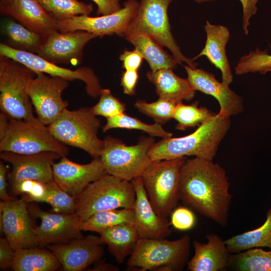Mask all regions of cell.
Instances as JSON below:
<instances>
[{"mask_svg": "<svg viewBox=\"0 0 271 271\" xmlns=\"http://www.w3.org/2000/svg\"><path fill=\"white\" fill-rule=\"evenodd\" d=\"M60 266L51 250L35 247L16 250L12 267L15 271H54Z\"/></svg>", "mask_w": 271, "mask_h": 271, "instance_id": "28", "label": "cell"}, {"mask_svg": "<svg viewBox=\"0 0 271 271\" xmlns=\"http://www.w3.org/2000/svg\"><path fill=\"white\" fill-rule=\"evenodd\" d=\"M177 103L165 99H159L152 102L138 100L134 107L141 112L152 118L155 122L164 124L173 118Z\"/></svg>", "mask_w": 271, "mask_h": 271, "instance_id": "38", "label": "cell"}, {"mask_svg": "<svg viewBox=\"0 0 271 271\" xmlns=\"http://www.w3.org/2000/svg\"><path fill=\"white\" fill-rule=\"evenodd\" d=\"M122 62V67L125 70L138 71L144 59L142 55L135 49L132 51L126 50L119 56Z\"/></svg>", "mask_w": 271, "mask_h": 271, "instance_id": "42", "label": "cell"}, {"mask_svg": "<svg viewBox=\"0 0 271 271\" xmlns=\"http://www.w3.org/2000/svg\"><path fill=\"white\" fill-rule=\"evenodd\" d=\"M97 37L84 31H58L45 37L37 54L55 64L77 65L82 61L86 44Z\"/></svg>", "mask_w": 271, "mask_h": 271, "instance_id": "17", "label": "cell"}, {"mask_svg": "<svg viewBox=\"0 0 271 271\" xmlns=\"http://www.w3.org/2000/svg\"><path fill=\"white\" fill-rule=\"evenodd\" d=\"M191 238L169 240L140 238L126 264L129 270H182L188 261Z\"/></svg>", "mask_w": 271, "mask_h": 271, "instance_id": "3", "label": "cell"}, {"mask_svg": "<svg viewBox=\"0 0 271 271\" xmlns=\"http://www.w3.org/2000/svg\"><path fill=\"white\" fill-rule=\"evenodd\" d=\"M28 203L21 199L0 202V229L12 247H38Z\"/></svg>", "mask_w": 271, "mask_h": 271, "instance_id": "16", "label": "cell"}, {"mask_svg": "<svg viewBox=\"0 0 271 271\" xmlns=\"http://www.w3.org/2000/svg\"><path fill=\"white\" fill-rule=\"evenodd\" d=\"M36 73L23 64L0 55V108L12 118L34 116L28 87Z\"/></svg>", "mask_w": 271, "mask_h": 271, "instance_id": "8", "label": "cell"}, {"mask_svg": "<svg viewBox=\"0 0 271 271\" xmlns=\"http://www.w3.org/2000/svg\"><path fill=\"white\" fill-rule=\"evenodd\" d=\"M0 152L26 155L53 152L62 157L67 156L69 150L34 116L27 119L10 117L7 130L0 139Z\"/></svg>", "mask_w": 271, "mask_h": 271, "instance_id": "7", "label": "cell"}, {"mask_svg": "<svg viewBox=\"0 0 271 271\" xmlns=\"http://www.w3.org/2000/svg\"><path fill=\"white\" fill-rule=\"evenodd\" d=\"M100 237L89 235L66 243L48 245L65 271H80L100 260L103 254Z\"/></svg>", "mask_w": 271, "mask_h": 271, "instance_id": "19", "label": "cell"}, {"mask_svg": "<svg viewBox=\"0 0 271 271\" xmlns=\"http://www.w3.org/2000/svg\"><path fill=\"white\" fill-rule=\"evenodd\" d=\"M8 169L2 160L0 162V198L3 201H10L16 199L11 196L7 192V179Z\"/></svg>", "mask_w": 271, "mask_h": 271, "instance_id": "46", "label": "cell"}, {"mask_svg": "<svg viewBox=\"0 0 271 271\" xmlns=\"http://www.w3.org/2000/svg\"><path fill=\"white\" fill-rule=\"evenodd\" d=\"M207 243L194 240V254L187 263L189 271H220L227 267L231 253L225 240L216 234L206 236Z\"/></svg>", "mask_w": 271, "mask_h": 271, "instance_id": "23", "label": "cell"}, {"mask_svg": "<svg viewBox=\"0 0 271 271\" xmlns=\"http://www.w3.org/2000/svg\"><path fill=\"white\" fill-rule=\"evenodd\" d=\"M187 159L183 157L152 161L141 176L149 201L161 217L171 215L180 200V171Z\"/></svg>", "mask_w": 271, "mask_h": 271, "instance_id": "6", "label": "cell"}, {"mask_svg": "<svg viewBox=\"0 0 271 271\" xmlns=\"http://www.w3.org/2000/svg\"><path fill=\"white\" fill-rule=\"evenodd\" d=\"M149 63L152 71L162 69H175L178 64L173 55L165 51L159 43L148 35L131 33L124 36Z\"/></svg>", "mask_w": 271, "mask_h": 271, "instance_id": "27", "label": "cell"}, {"mask_svg": "<svg viewBox=\"0 0 271 271\" xmlns=\"http://www.w3.org/2000/svg\"><path fill=\"white\" fill-rule=\"evenodd\" d=\"M99 234L103 243L107 245L110 253L119 263H123L130 255L140 238L134 224L131 223L108 228Z\"/></svg>", "mask_w": 271, "mask_h": 271, "instance_id": "26", "label": "cell"}, {"mask_svg": "<svg viewBox=\"0 0 271 271\" xmlns=\"http://www.w3.org/2000/svg\"><path fill=\"white\" fill-rule=\"evenodd\" d=\"M195 2L198 4H202L206 2H209L212 1H214L216 0H194Z\"/></svg>", "mask_w": 271, "mask_h": 271, "instance_id": "49", "label": "cell"}, {"mask_svg": "<svg viewBox=\"0 0 271 271\" xmlns=\"http://www.w3.org/2000/svg\"><path fill=\"white\" fill-rule=\"evenodd\" d=\"M103 141L100 158L108 174L131 182L141 177L152 162L149 151L155 143L153 137H141L132 146L109 136Z\"/></svg>", "mask_w": 271, "mask_h": 271, "instance_id": "9", "label": "cell"}, {"mask_svg": "<svg viewBox=\"0 0 271 271\" xmlns=\"http://www.w3.org/2000/svg\"><path fill=\"white\" fill-rule=\"evenodd\" d=\"M97 6V14L106 15L114 13L122 7L120 0H91Z\"/></svg>", "mask_w": 271, "mask_h": 271, "instance_id": "45", "label": "cell"}, {"mask_svg": "<svg viewBox=\"0 0 271 271\" xmlns=\"http://www.w3.org/2000/svg\"><path fill=\"white\" fill-rule=\"evenodd\" d=\"M0 55L18 61L36 73H44L69 81L80 80L85 83L87 94L93 98L99 96L102 89L98 78L88 67L81 66L75 70L64 68L48 61L37 54L17 49L3 43L0 44Z\"/></svg>", "mask_w": 271, "mask_h": 271, "instance_id": "11", "label": "cell"}, {"mask_svg": "<svg viewBox=\"0 0 271 271\" xmlns=\"http://www.w3.org/2000/svg\"><path fill=\"white\" fill-rule=\"evenodd\" d=\"M43 9L55 20L62 21L74 16L90 15L92 4L77 0H38Z\"/></svg>", "mask_w": 271, "mask_h": 271, "instance_id": "33", "label": "cell"}, {"mask_svg": "<svg viewBox=\"0 0 271 271\" xmlns=\"http://www.w3.org/2000/svg\"><path fill=\"white\" fill-rule=\"evenodd\" d=\"M113 128L137 129L146 132L151 137H159L163 139L172 136V133L165 130L160 123L147 124L124 113L106 118V122L102 127L103 131L105 132Z\"/></svg>", "mask_w": 271, "mask_h": 271, "instance_id": "34", "label": "cell"}, {"mask_svg": "<svg viewBox=\"0 0 271 271\" xmlns=\"http://www.w3.org/2000/svg\"><path fill=\"white\" fill-rule=\"evenodd\" d=\"M204 30L206 33L205 46L192 59L195 61L201 56H205L212 64L220 70L222 82L229 85L233 78L225 50L230 38L229 30L225 26L211 24L208 21L206 22Z\"/></svg>", "mask_w": 271, "mask_h": 271, "instance_id": "24", "label": "cell"}, {"mask_svg": "<svg viewBox=\"0 0 271 271\" xmlns=\"http://www.w3.org/2000/svg\"><path fill=\"white\" fill-rule=\"evenodd\" d=\"M139 3L137 0H127L120 10L109 15L94 17L80 15L57 21L58 30L61 32L84 31L98 37L115 34L123 37L136 15Z\"/></svg>", "mask_w": 271, "mask_h": 271, "instance_id": "13", "label": "cell"}, {"mask_svg": "<svg viewBox=\"0 0 271 271\" xmlns=\"http://www.w3.org/2000/svg\"><path fill=\"white\" fill-rule=\"evenodd\" d=\"M92 108L96 116L107 118L124 113L125 105L106 88L102 89L99 101Z\"/></svg>", "mask_w": 271, "mask_h": 271, "instance_id": "39", "label": "cell"}, {"mask_svg": "<svg viewBox=\"0 0 271 271\" xmlns=\"http://www.w3.org/2000/svg\"><path fill=\"white\" fill-rule=\"evenodd\" d=\"M75 200L74 213L82 222L102 211L133 209L136 192L131 181L106 174L90 183Z\"/></svg>", "mask_w": 271, "mask_h": 271, "instance_id": "4", "label": "cell"}, {"mask_svg": "<svg viewBox=\"0 0 271 271\" xmlns=\"http://www.w3.org/2000/svg\"><path fill=\"white\" fill-rule=\"evenodd\" d=\"M0 158L12 165V170L8 174V179L12 188L24 180H33L42 183L54 180L52 164L54 160L62 157L53 152L29 155L1 152Z\"/></svg>", "mask_w": 271, "mask_h": 271, "instance_id": "15", "label": "cell"}, {"mask_svg": "<svg viewBox=\"0 0 271 271\" xmlns=\"http://www.w3.org/2000/svg\"><path fill=\"white\" fill-rule=\"evenodd\" d=\"M139 79L138 71L125 70L121 75L120 84L123 92L128 95H133L136 93V88Z\"/></svg>", "mask_w": 271, "mask_h": 271, "instance_id": "43", "label": "cell"}, {"mask_svg": "<svg viewBox=\"0 0 271 271\" xmlns=\"http://www.w3.org/2000/svg\"><path fill=\"white\" fill-rule=\"evenodd\" d=\"M242 6V27L246 35L248 33V27L250 25L249 20L257 10L256 4L258 0H239Z\"/></svg>", "mask_w": 271, "mask_h": 271, "instance_id": "44", "label": "cell"}, {"mask_svg": "<svg viewBox=\"0 0 271 271\" xmlns=\"http://www.w3.org/2000/svg\"><path fill=\"white\" fill-rule=\"evenodd\" d=\"M48 126L63 144L80 149L93 158H100L104 141L98 138L101 122L92 107L72 110L66 108Z\"/></svg>", "mask_w": 271, "mask_h": 271, "instance_id": "5", "label": "cell"}, {"mask_svg": "<svg viewBox=\"0 0 271 271\" xmlns=\"http://www.w3.org/2000/svg\"><path fill=\"white\" fill-rule=\"evenodd\" d=\"M45 184L46 191L41 202H45L50 205L53 212L74 213L75 198L62 189L54 180Z\"/></svg>", "mask_w": 271, "mask_h": 271, "instance_id": "37", "label": "cell"}, {"mask_svg": "<svg viewBox=\"0 0 271 271\" xmlns=\"http://www.w3.org/2000/svg\"><path fill=\"white\" fill-rule=\"evenodd\" d=\"M0 12L45 37L58 31L57 21L38 0H1Z\"/></svg>", "mask_w": 271, "mask_h": 271, "instance_id": "21", "label": "cell"}, {"mask_svg": "<svg viewBox=\"0 0 271 271\" xmlns=\"http://www.w3.org/2000/svg\"><path fill=\"white\" fill-rule=\"evenodd\" d=\"M225 242L231 254L258 247L271 249V208L266 213V219L261 226L233 236Z\"/></svg>", "mask_w": 271, "mask_h": 271, "instance_id": "29", "label": "cell"}, {"mask_svg": "<svg viewBox=\"0 0 271 271\" xmlns=\"http://www.w3.org/2000/svg\"><path fill=\"white\" fill-rule=\"evenodd\" d=\"M230 117L215 114L192 133L163 139L149 151L152 161L194 156L213 160L218 146L230 128Z\"/></svg>", "mask_w": 271, "mask_h": 271, "instance_id": "2", "label": "cell"}, {"mask_svg": "<svg viewBox=\"0 0 271 271\" xmlns=\"http://www.w3.org/2000/svg\"><path fill=\"white\" fill-rule=\"evenodd\" d=\"M215 114L205 107H199L197 101L190 105L179 102L176 105L173 115V118L177 121L175 128L184 130L200 125Z\"/></svg>", "mask_w": 271, "mask_h": 271, "instance_id": "35", "label": "cell"}, {"mask_svg": "<svg viewBox=\"0 0 271 271\" xmlns=\"http://www.w3.org/2000/svg\"><path fill=\"white\" fill-rule=\"evenodd\" d=\"M171 215V224L177 230H188L195 225L196 217L193 211L188 207L182 206L176 207Z\"/></svg>", "mask_w": 271, "mask_h": 271, "instance_id": "40", "label": "cell"}, {"mask_svg": "<svg viewBox=\"0 0 271 271\" xmlns=\"http://www.w3.org/2000/svg\"><path fill=\"white\" fill-rule=\"evenodd\" d=\"M69 82L64 78L37 72L28 87L29 94L38 118L44 124L53 123L68 105L62 98Z\"/></svg>", "mask_w": 271, "mask_h": 271, "instance_id": "12", "label": "cell"}, {"mask_svg": "<svg viewBox=\"0 0 271 271\" xmlns=\"http://www.w3.org/2000/svg\"><path fill=\"white\" fill-rule=\"evenodd\" d=\"M234 70L237 75L249 73L264 74L271 72V54L266 50L261 51L257 48L241 57Z\"/></svg>", "mask_w": 271, "mask_h": 271, "instance_id": "36", "label": "cell"}, {"mask_svg": "<svg viewBox=\"0 0 271 271\" xmlns=\"http://www.w3.org/2000/svg\"><path fill=\"white\" fill-rule=\"evenodd\" d=\"M54 181L68 194L77 197L91 182L107 174L100 158H94L90 163L80 164L66 156L52 164Z\"/></svg>", "mask_w": 271, "mask_h": 271, "instance_id": "18", "label": "cell"}, {"mask_svg": "<svg viewBox=\"0 0 271 271\" xmlns=\"http://www.w3.org/2000/svg\"><path fill=\"white\" fill-rule=\"evenodd\" d=\"M122 223L134 224L133 209L119 208L97 212L82 221L80 229L100 234L108 228Z\"/></svg>", "mask_w": 271, "mask_h": 271, "instance_id": "31", "label": "cell"}, {"mask_svg": "<svg viewBox=\"0 0 271 271\" xmlns=\"http://www.w3.org/2000/svg\"><path fill=\"white\" fill-rule=\"evenodd\" d=\"M99 261L100 260L95 262V265L92 270L117 271L119 269L118 267L112 264Z\"/></svg>", "mask_w": 271, "mask_h": 271, "instance_id": "47", "label": "cell"}, {"mask_svg": "<svg viewBox=\"0 0 271 271\" xmlns=\"http://www.w3.org/2000/svg\"><path fill=\"white\" fill-rule=\"evenodd\" d=\"M146 76L155 85L159 98L178 103L184 100H191L195 96L196 91L187 79L178 76L172 69L148 71Z\"/></svg>", "mask_w": 271, "mask_h": 271, "instance_id": "25", "label": "cell"}, {"mask_svg": "<svg viewBox=\"0 0 271 271\" xmlns=\"http://www.w3.org/2000/svg\"><path fill=\"white\" fill-rule=\"evenodd\" d=\"M227 267L237 271H271V251L256 247L231 254Z\"/></svg>", "mask_w": 271, "mask_h": 271, "instance_id": "32", "label": "cell"}, {"mask_svg": "<svg viewBox=\"0 0 271 271\" xmlns=\"http://www.w3.org/2000/svg\"><path fill=\"white\" fill-rule=\"evenodd\" d=\"M225 170L213 160L187 159L180 175V200L219 225L227 226L232 195Z\"/></svg>", "mask_w": 271, "mask_h": 271, "instance_id": "1", "label": "cell"}, {"mask_svg": "<svg viewBox=\"0 0 271 271\" xmlns=\"http://www.w3.org/2000/svg\"><path fill=\"white\" fill-rule=\"evenodd\" d=\"M16 254L15 250L8 239L5 237L0 238V268L7 269L12 267Z\"/></svg>", "mask_w": 271, "mask_h": 271, "instance_id": "41", "label": "cell"}, {"mask_svg": "<svg viewBox=\"0 0 271 271\" xmlns=\"http://www.w3.org/2000/svg\"><path fill=\"white\" fill-rule=\"evenodd\" d=\"M1 28L11 44L9 46L35 54H37L45 38L11 18L3 21Z\"/></svg>", "mask_w": 271, "mask_h": 271, "instance_id": "30", "label": "cell"}, {"mask_svg": "<svg viewBox=\"0 0 271 271\" xmlns=\"http://www.w3.org/2000/svg\"><path fill=\"white\" fill-rule=\"evenodd\" d=\"M136 192L134 225L140 238L163 239L172 232L171 222L159 216L151 205L141 177L131 181Z\"/></svg>", "mask_w": 271, "mask_h": 271, "instance_id": "22", "label": "cell"}, {"mask_svg": "<svg viewBox=\"0 0 271 271\" xmlns=\"http://www.w3.org/2000/svg\"><path fill=\"white\" fill-rule=\"evenodd\" d=\"M10 116L3 111L0 113V139L5 135L9 124Z\"/></svg>", "mask_w": 271, "mask_h": 271, "instance_id": "48", "label": "cell"}, {"mask_svg": "<svg viewBox=\"0 0 271 271\" xmlns=\"http://www.w3.org/2000/svg\"><path fill=\"white\" fill-rule=\"evenodd\" d=\"M187 80L195 91H199L213 96L219 102L220 110L218 114L230 117L236 115L243 111L242 98L222 82H219L214 75L202 69L184 66Z\"/></svg>", "mask_w": 271, "mask_h": 271, "instance_id": "20", "label": "cell"}, {"mask_svg": "<svg viewBox=\"0 0 271 271\" xmlns=\"http://www.w3.org/2000/svg\"><path fill=\"white\" fill-rule=\"evenodd\" d=\"M28 208L31 215L41 220L40 225L34 227L38 246L64 243L83 236L80 229L81 221L76 213L49 212L33 203Z\"/></svg>", "mask_w": 271, "mask_h": 271, "instance_id": "14", "label": "cell"}, {"mask_svg": "<svg viewBox=\"0 0 271 271\" xmlns=\"http://www.w3.org/2000/svg\"><path fill=\"white\" fill-rule=\"evenodd\" d=\"M172 1L141 0L124 36L131 33L148 35L161 46L167 48L178 64L184 62L192 67H196L197 64L192 58H187L181 52L171 32L168 10Z\"/></svg>", "mask_w": 271, "mask_h": 271, "instance_id": "10", "label": "cell"}]
</instances>
